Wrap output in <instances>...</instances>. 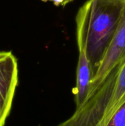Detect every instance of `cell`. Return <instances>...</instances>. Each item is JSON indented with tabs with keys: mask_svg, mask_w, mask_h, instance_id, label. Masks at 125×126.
Here are the masks:
<instances>
[{
	"mask_svg": "<svg viewBox=\"0 0 125 126\" xmlns=\"http://www.w3.org/2000/svg\"><path fill=\"white\" fill-rule=\"evenodd\" d=\"M105 126H125V101L118 107Z\"/></svg>",
	"mask_w": 125,
	"mask_h": 126,
	"instance_id": "cell-7",
	"label": "cell"
},
{
	"mask_svg": "<svg viewBox=\"0 0 125 126\" xmlns=\"http://www.w3.org/2000/svg\"><path fill=\"white\" fill-rule=\"evenodd\" d=\"M42 1H46V0H42Z\"/></svg>",
	"mask_w": 125,
	"mask_h": 126,
	"instance_id": "cell-10",
	"label": "cell"
},
{
	"mask_svg": "<svg viewBox=\"0 0 125 126\" xmlns=\"http://www.w3.org/2000/svg\"><path fill=\"white\" fill-rule=\"evenodd\" d=\"M110 1H119L122 3H125V0H110Z\"/></svg>",
	"mask_w": 125,
	"mask_h": 126,
	"instance_id": "cell-9",
	"label": "cell"
},
{
	"mask_svg": "<svg viewBox=\"0 0 125 126\" xmlns=\"http://www.w3.org/2000/svg\"><path fill=\"white\" fill-rule=\"evenodd\" d=\"M18 81V62L9 51H0V126H4L10 111Z\"/></svg>",
	"mask_w": 125,
	"mask_h": 126,
	"instance_id": "cell-4",
	"label": "cell"
},
{
	"mask_svg": "<svg viewBox=\"0 0 125 126\" xmlns=\"http://www.w3.org/2000/svg\"><path fill=\"white\" fill-rule=\"evenodd\" d=\"M119 65L107 76L94 93L69 120L57 126H99L111 102Z\"/></svg>",
	"mask_w": 125,
	"mask_h": 126,
	"instance_id": "cell-2",
	"label": "cell"
},
{
	"mask_svg": "<svg viewBox=\"0 0 125 126\" xmlns=\"http://www.w3.org/2000/svg\"><path fill=\"white\" fill-rule=\"evenodd\" d=\"M73 0H62V4H61V6H65L66 4H67L68 3H69V2H71Z\"/></svg>",
	"mask_w": 125,
	"mask_h": 126,
	"instance_id": "cell-8",
	"label": "cell"
},
{
	"mask_svg": "<svg viewBox=\"0 0 125 126\" xmlns=\"http://www.w3.org/2000/svg\"><path fill=\"white\" fill-rule=\"evenodd\" d=\"M125 58V4L121 19L113 39L105 52L99 66L94 75L87 100L91 98L110 72ZM86 100V101H87ZM85 101V102H86Z\"/></svg>",
	"mask_w": 125,
	"mask_h": 126,
	"instance_id": "cell-3",
	"label": "cell"
},
{
	"mask_svg": "<svg viewBox=\"0 0 125 126\" xmlns=\"http://www.w3.org/2000/svg\"><path fill=\"white\" fill-rule=\"evenodd\" d=\"M79 49V58L77 67L76 86L74 89L76 110L79 109L87 100L93 73L88 60L84 41L82 37L77 35Z\"/></svg>",
	"mask_w": 125,
	"mask_h": 126,
	"instance_id": "cell-5",
	"label": "cell"
},
{
	"mask_svg": "<svg viewBox=\"0 0 125 126\" xmlns=\"http://www.w3.org/2000/svg\"><path fill=\"white\" fill-rule=\"evenodd\" d=\"M125 101V58L119 64L113 95L106 114L99 126H105L118 107Z\"/></svg>",
	"mask_w": 125,
	"mask_h": 126,
	"instance_id": "cell-6",
	"label": "cell"
},
{
	"mask_svg": "<svg viewBox=\"0 0 125 126\" xmlns=\"http://www.w3.org/2000/svg\"><path fill=\"white\" fill-rule=\"evenodd\" d=\"M125 4L110 0H88L78 10L77 35L84 41L93 77L113 39Z\"/></svg>",
	"mask_w": 125,
	"mask_h": 126,
	"instance_id": "cell-1",
	"label": "cell"
}]
</instances>
